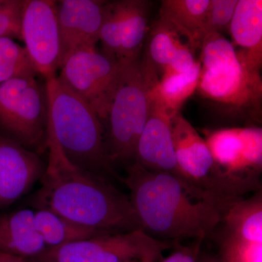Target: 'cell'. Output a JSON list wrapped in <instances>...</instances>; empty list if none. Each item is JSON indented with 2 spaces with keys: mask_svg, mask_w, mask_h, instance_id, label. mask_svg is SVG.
Instances as JSON below:
<instances>
[{
  "mask_svg": "<svg viewBox=\"0 0 262 262\" xmlns=\"http://www.w3.org/2000/svg\"><path fill=\"white\" fill-rule=\"evenodd\" d=\"M204 140L215 165L231 182L246 193L261 190V127L206 131Z\"/></svg>",
  "mask_w": 262,
  "mask_h": 262,
  "instance_id": "ba28073f",
  "label": "cell"
},
{
  "mask_svg": "<svg viewBox=\"0 0 262 262\" xmlns=\"http://www.w3.org/2000/svg\"><path fill=\"white\" fill-rule=\"evenodd\" d=\"M220 257L225 262H262V244H252L222 232Z\"/></svg>",
  "mask_w": 262,
  "mask_h": 262,
  "instance_id": "d4e9b609",
  "label": "cell"
},
{
  "mask_svg": "<svg viewBox=\"0 0 262 262\" xmlns=\"http://www.w3.org/2000/svg\"><path fill=\"white\" fill-rule=\"evenodd\" d=\"M229 32L245 61L253 70L262 64V1L238 0L229 24Z\"/></svg>",
  "mask_w": 262,
  "mask_h": 262,
  "instance_id": "2e32d148",
  "label": "cell"
},
{
  "mask_svg": "<svg viewBox=\"0 0 262 262\" xmlns=\"http://www.w3.org/2000/svg\"><path fill=\"white\" fill-rule=\"evenodd\" d=\"M223 232L252 244H262V194L257 191L248 199L234 201L222 222Z\"/></svg>",
  "mask_w": 262,
  "mask_h": 262,
  "instance_id": "ac0fdd59",
  "label": "cell"
},
{
  "mask_svg": "<svg viewBox=\"0 0 262 262\" xmlns=\"http://www.w3.org/2000/svg\"><path fill=\"white\" fill-rule=\"evenodd\" d=\"M20 34L25 43L24 48L37 75L45 81L56 77L62 63L57 1H23Z\"/></svg>",
  "mask_w": 262,
  "mask_h": 262,
  "instance_id": "8fae6325",
  "label": "cell"
},
{
  "mask_svg": "<svg viewBox=\"0 0 262 262\" xmlns=\"http://www.w3.org/2000/svg\"><path fill=\"white\" fill-rule=\"evenodd\" d=\"M46 168L39 155L0 133V209L29 192Z\"/></svg>",
  "mask_w": 262,
  "mask_h": 262,
  "instance_id": "7c38bea8",
  "label": "cell"
},
{
  "mask_svg": "<svg viewBox=\"0 0 262 262\" xmlns=\"http://www.w3.org/2000/svg\"><path fill=\"white\" fill-rule=\"evenodd\" d=\"M172 136L179 176L203 190L238 200L247 194L222 173L204 139L180 113L172 117Z\"/></svg>",
  "mask_w": 262,
  "mask_h": 262,
  "instance_id": "9c48e42d",
  "label": "cell"
},
{
  "mask_svg": "<svg viewBox=\"0 0 262 262\" xmlns=\"http://www.w3.org/2000/svg\"><path fill=\"white\" fill-rule=\"evenodd\" d=\"M202 241H195L189 246H181L161 262H198Z\"/></svg>",
  "mask_w": 262,
  "mask_h": 262,
  "instance_id": "f1b7e54d",
  "label": "cell"
},
{
  "mask_svg": "<svg viewBox=\"0 0 262 262\" xmlns=\"http://www.w3.org/2000/svg\"><path fill=\"white\" fill-rule=\"evenodd\" d=\"M122 2L120 62H128L140 57L147 34L151 2L146 0H122Z\"/></svg>",
  "mask_w": 262,
  "mask_h": 262,
  "instance_id": "ffe728a7",
  "label": "cell"
},
{
  "mask_svg": "<svg viewBox=\"0 0 262 262\" xmlns=\"http://www.w3.org/2000/svg\"><path fill=\"white\" fill-rule=\"evenodd\" d=\"M238 59L211 70H202L198 90L201 96L236 114L252 118L261 115L262 80L259 71Z\"/></svg>",
  "mask_w": 262,
  "mask_h": 262,
  "instance_id": "30bf717a",
  "label": "cell"
},
{
  "mask_svg": "<svg viewBox=\"0 0 262 262\" xmlns=\"http://www.w3.org/2000/svg\"><path fill=\"white\" fill-rule=\"evenodd\" d=\"M145 56L157 72H163L177 49L183 44L170 26L158 20L150 33Z\"/></svg>",
  "mask_w": 262,
  "mask_h": 262,
  "instance_id": "7402d4cb",
  "label": "cell"
},
{
  "mask_svg": "<svg viewBox=\"0 0 262 262\" xmlns=\"http://www.w3.org/2000/svg\"><path fill=\"white\" fill-rule=\"evenodd\" d=\"M193 53L188 45L182 44L162 72L161 77L180 75L190 70L196 62Z\"/></svg>",
  "mask_w": 262,
  "mask_h": 262,
  "instance_id": "83f0119b",
  "label": "cell"
},
{
  "mask_svg": "<svg viewBox=\"0 0 262 262\" xmlns=\"http://www.w3.org/2000/svg\"><path fill=\"white\" fill-rule=\"evenodd\" d=\"M201 71V62L196 61L185 73L161 77L155 85V97L172 117L180 113L183 104L195 92Z\"/></svg>",
  "mask_w": 262,
  "mask_h": 262,
  "instance_id": "44dd1931",
  "label": "cell"
},
{
  "mask_svg": "<svg viewBox=\"0 0 262 262\" xmlns=\"http://www.w3.org/2000/svg\"><path fill=\"white\" fill-rule=\"evenodd\" d=\"M34 222L37 233L48 248L110 234L77 225L47 208H37L34 211Z\"/></svg>",
  "mask_w": 262,
  "mask_h": 262,
  "instance_id": "d6986e66",
  "label": "cell"
},
{
  "mask_svg": "<svg viewBox=\"0 0 262 262\" xmlns=\"http://www.w3.org/2000/svg\"><path fill=\"white\" fill-rule=\"evenodd\" d=\"M200 48L202 70H211L238 59L233 45L220 33L206 34Z\"/></svg>",
  "mask_w": 262,
  "mask_h": 262,
  "instance_id": "cb8c5ba5",
  "label": "cell"
},
{
  "mask_svg": "<svg viewBox=\"0 0 262 262\" xmlns=\"http://www.w3.org/2000/svg\"><path fill=\"white\" fill-rule=\"evenodd\" d=\"M3 3V0H0V4Z\"/></svg>",
  "mask_w": 262,
  "mask_h": 262,
  "instance_id": "d6a6232c",
  "label": "cell"
},
{
  "mask_svg": "<svg viewBox=\"0 0 262 262\" xmlns=\"http://www.w3.org/2000/svg\"><path fill=\"white\" fill-rule=\"evenodd\" d=\"M161 3L160 20L185 37L193 52L201 48L210 0H163Z\"/></svg>",
  "mask_w": 262,
  "mask_h": 262,
  "instance_id": "e0dca14e",
  "label": "cell"
},
{
  "mask_svg": "<svg viewBox=\"0 0 262 262\" xmlns=\"http://www.w3.org/2000/svg\"><path fill=\"white\" fill-rule=\"evenodd\" d=\"M198 262H225L221 257H216V256H200Z\"/></svg>",
  "mask_w": 262,
  "mask_h": 262,
  "instance_id": "4dcf8cb0",
  "label": "cell"
},
{
  "mask_svg": "<svg viewBox=\"0 0 262 262\" xmlns=\"http://www.w3.org/2000/svg\"><path fill=\"white\" fill-rule=\"evenodd\" d=\"M48 101L37 76L0 84V133L40 155L48 149Z\"/></svg>",
  "mask_w": 262,
  "mask_h": 262,
  "instance_id": "5b68a950",
  "label": "cell"
},
{
  "mask_svg": "<svg viewBox=\"0 0 262 262\" xmlns=\"http://www.w3.org/2000/svg\"><path fill=\"white\" fill-rule=\"evenodd\" d=\"M0 262H32L25 258L0 253Z\"/></svg>",
  "mask_w": 262,
  "mask_h": 262,
  "instance_id": "f546056e",
  "label": "cell"
},
{
  "mask_svg": "<svg viewBox=\"0 0 262 262\" xmlns=\"http://www.w3.org/2000/svg\"><path fill=\"white\" fill-rule=\"evenodd\" d=\"M34 214L30 209L0 214V253L34 262L48 249L36 230Z\"/></svg>",
  "mask_w": 262,
  "mask_h": 262,
  "instance_id": "9a60e30c",
  "label": "cell"
},
{
  "mask_svg": "<svg viewBox=\"0 0 262 262\" xmlns=\"http://www.w3.org/2000/svg\"><path fill=\"white\" fill-rule=\"evenodd\" d=\"M123 182L142 230L164 242L203 241L237 201L203 190L178 174L151 171L135 163L127 167Z\"/></svg>",
  "mask_w": 262,
  "mask_h": 262,
  "instance_id": "6da1fadb",
  "label": "cell"
},
{
  "mask_svg": "<svg viewBox=\"0 0 262 262\" xmlns=\"http://www.w3.org/2000/svg\"><path fill=\"white\" fill-rule=\"evenodd\" d=\"M38 76L25 48L13 39L0 38V84L16 77Z\"/></svg>",
  "mask_w": 262,
  "mask_h": 262,
  "instance_id": "603a6c76",
  "label": "cell"
},
{
  "mask_svg": "<svg viewBox=\"0 0 262 262\" xmlns=\"http://www.w3.org/2000/svg\"><path fill=\"white\" fill-rule=\"evenodd\" d=\"M170 247L168 242L153 238L138 229L48 248L34 262H127L136 259L158 261Z\"/></svg>",
  "mask_w": 262,
  "mask_h": 262,
  "instance_id": "8992f818",
  "label": "cell"
},
{
  "mask_svg": "<svg viewBox=\"0 0 262 262\" xmlns=\"http://www.w3.org/2000/svg\"><path fill=\"white\" fill-rule=\"evenodd\" d=\"M172 117L153 94L134 163L151 171L179 175L172 136Z\"/></svg>",
  "mask_w": 262,
  "mask_h": 262,
  "instance_id": "5bb4252c",
  "label": "cell"
},
{
  "mask_svg": "<svg viewBox=\"0 0 262 262\" xmlns=\"http://www.w3.org/2000/svg\"><path fill=\"white\" fill-rule=\"evenodd\" d=\"M238 0H210L203 27V39L210 33H220L229 29Z\"/></svg>",
  "mask_w": 262,
  "mask_h": 262,
  "instance_id": "484cf974",
  "label": "cell"
},
{
  "mask_svg": "<svg viewBox=\"0 0 262 262\" xmlns=\"http://www.w3.org/2000/svg\"><path fill=\"white\" fill-rule=\"evenodd\" d=\"M49 138L47 168L33 199L37 208H47L77 225L106 233L142 230L128 196L106 177L72 165Z\"/></svg>",
  "mask_w": 262,
  "mask_h": 262,
  "instance_id": "7a4b0ae2",
  "label": "cell"
},
{
  "mask_svg": "<svg viewBox=\"0 0 262 262\" xmlns=\"http://www.w3.org/2000/svg\"><path fill=\"white\" fill-rule=\"evenodd\" d=\"M106 3V1L100 0L57 1L62 63L73 52L96 47L99 42Z\"/></svg>",
  "mask_w": 262,
  "mask_h": 262,
  "instance_id": "4fadbf2b",
  "label": "cell"
},
{
  "mask_svg": "<svg viewBox=\"0 0 262 262\" xmlns=\"http://www.w3.org/2000/svg\"><path fill=\"white\" fill-rule=\"evenodd\" d=\"M22 7L20 0H6L0 4V38L21 39Z\"/></svg>",
  "mask_w": 262,
  "mask_h": 262,
  "instance_id": "4316f807",
  "label": "cell"
},
{
  "mask_svg": "<svg viewBox=\"0 0 262 262\" xmlns=\"http://www.w3.org/2000/svg\"><path fill=\"white\" fill-rule=\"evenodd\" d=\"M48 101V136L77 168L122 180L108 158L103 122L89 103L58 77L46 81Z\"/></svg>",
  "mask_w": 262,
  "mask_h": 262,
  "instance_id": "3957f363",
  "label": "cell"
},
{
  "mask_svg": "<svg viewBox=\"0 0 262 262\" xmlns=\"http://www.w3.org/2000/svg\"><path fill=\"white\" fill-rule=\"evenodd\" d=\"M122 63L121 76L106 120L108 132L105 141L114 166L134 162L138 141L149 115L153 90L160 80L158 72L145 56Z\"/></svg>",
  "mask_w": 262,
  "mask_h": 262,
  "instance_id": "277c9868",
  "label": "cell"
},
{
  "mask_svg": "<svg viewBox=\"0 0 262 262\" xmlns=\"http://www.w3.org/2000/svg\"><path fill=\"white\" fill-rule=\"evenodd\" d=\"M122 66V62L96 47L83 48L65 58L58 78L89 103L101 121L106 122Z\"/></svg>",
  "mask_w": 262,
  "mask_h": 262,
  "instance_id": "52a82bcc",
  "label": "cell"
},
{
  "mask_svg": "<svg viewBox=\"0 0 262 262\" xmlns=\"http://www.w3.org/2000/svg\"><path fill=\"white\" fill-rule=\"evenodd\" d=\"M127 262H156V261H153V260H148V259H136V260H132V261H127Z\"/></svg>",
  "mask_w": 262,
  "mask_h": 262,
  "instance_id": "1f68e13d",
  "label": "cell"
}]
</instances>
